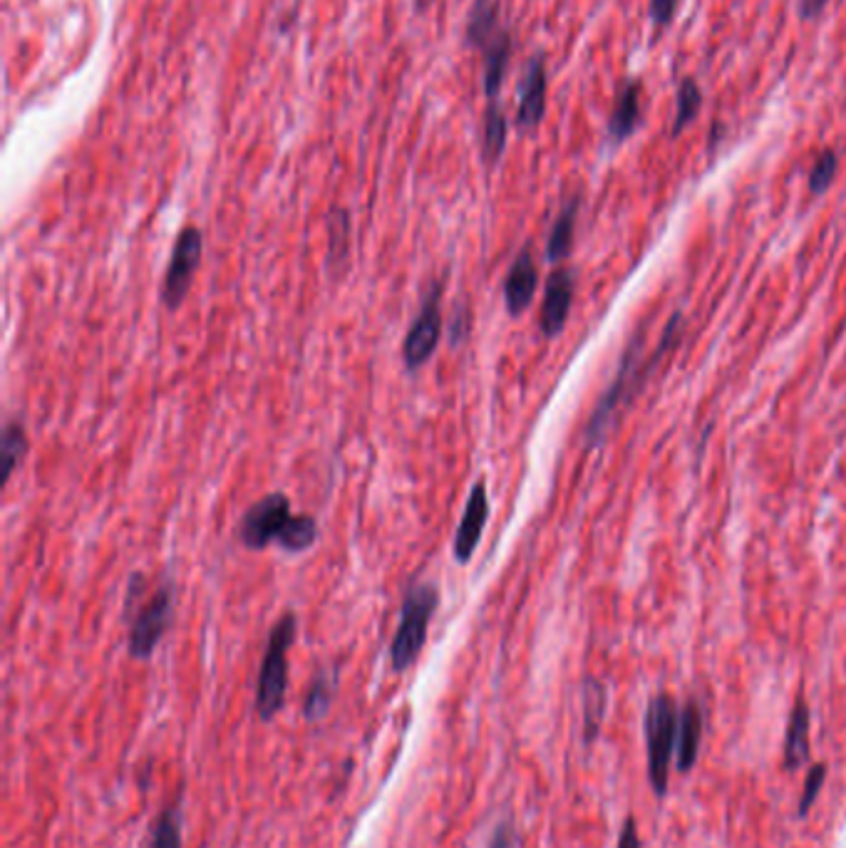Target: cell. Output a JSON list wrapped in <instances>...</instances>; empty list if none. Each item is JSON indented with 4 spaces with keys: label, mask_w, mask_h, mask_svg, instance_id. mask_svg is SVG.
I'll return each instance as SVG.
<instances>
[{
    "label": "cell",
    "mask_w": 846,
    "mask_h": 848,
    "mask_svg": "<svg viewBox=\"0 0 846 848\" xmlns=\"http://www.w3.org/2000/svg\"><path fill=\"white\" fill-rule=\"evenodd\" d=\"M681 312H675V316L667 320L665 325V333L661 337V343H658L655 353H653V360H650L648 368H640L638 357H640V351H643V333H638L630 337L628 345H626V353H623L621 357V368L616 372V378H613V382L609 388H605V392L601 395V400L596 402L593 413L589 417V422H586V432H584V442L586 446H599L605 434H609V427H611V419L613 415H616V409L623 405V402L628 400L630 392H636L640 385H643V380L648 378V372L655 368L658 362H661V357L665 351H671L673 343L678 341V333H681Z\"/></svg>",
    "instance_id": "1"
},
{
    "label": "cell",
    "mask_w": 846,
    "mask_h": 848,
    "mask_svg": "<svg viewBox=\"0 0 846 848\" xmlns=\"http://www.w3.org/2000/svg\"><path fill=\"white\" fill-rule=\"evenodd\" d=\"M298 620L293 613H283L275 620L269 642H266V653L258 669L256 683V712L263 722L273 720L275 714L286 704L289 690V650L296 640Z\"/></svg>",
    "instance_id": "2"
},
{
    "label": "cell",
    "mask_w": 846,
    "mask_h": 848,
    "mask_svg": "<svg viewBox=\"0 0 846 848\" xmlns=\"http://www.w3.org/2000/svg\"><path fill=\"white\" fill-rule=\"evenodd\" d=\"M440 605V591L432 583H413L407 588L403 609H400V623L390 642V665L395 673H405L420 657L430 620Z\"/></svg>",
    "instance_id": "3"
},
{
    "label": "cell",
    "mask_w": 846,
    "mask_h": 848,
    "mask_svg": "<svg viewBox=\"0 0 846 848\" xmlns=\"http://www.w3.org/2000/svg\"><path fill=\"white\" fill-rule=\"evenodd\" d=\"M678 717L681 710L667 692H658L646 708V749H648V779L655 797L663 799L671 784V762L678 747Z\"/></svg>",
    "instance_id": "4"
},
{
    "label": "cell",
    "mask_w": 846,
    "mask_h": 848,
    "mask_svg": "<svg viewBox=\"0 0 846 848\" xmlns=\"http://www.w3.org/2000/svg\"><path fill=\"white\" fill-rule=\"evenodd\" d=\"M174 618V586L162 583L147 603H142L137 609L135 620L130 625V640L127 650L130 657L135 660H149L155 653L159 640L164 638Z\"/></svg>",
    "instance_id": "5"
},
{
    "label": "cell",
    "mask_w": 846,
    "mask_h": 848,
    "mask_svg": "<svg viewBox=\"0 0 846 848\" xmlns=\"http://www.w3.org/2000/svg\"><path fill=\"white\" fill-rule=\"evenodd\" d=\"M291 519L293 514L289 496L281 494V491H273V494H266L252 504V508L238 521L236 536L246 549L263 551L269 543L281 539Z\"/></svg>",
    "instance_id": "6"
},
{
    "label": "cell",
    "mask_w": 846,
    "mask_h": 848,
    "mask_svg": "<svg viewBox=\"0 0 846 848\" xmlns=\"http://www.w3.org/2000/svg\"><path fill=\"white\" fill-rule=\"evenodd\" d=\"M204 254V234L197 226H186L176 236L172 258H169L164 285H162V303L167 310H180L184 298L189 296L194 275L199 271Z\"/></svg>",
    "instance_id": "7"
},
{
    "label": "cell",
    "mask_w": 846,
    "mask_h": 848,
    "mask_svg": "<svg viewBox=\"0 0 846 848\" xmlns=\"http://www.w3.org/2000/svg\"><path fill=\"white\" fill-rule=\"evenodd\" d=\"M442 335V285L432 283L430 293L422 300V308L417 312L413 328L407 330L403 343V360L409 372L420 370L438 351Z\"/></svg>",
    "instance_id": "8"
},
{
    "label": "cell",
    "mask_w": 846,
    "mask_h": 848,
    "mask_svg": "<svg viewBox=\"0 0 846 848\" xmlns=\"http://www.w3.org/2000/svg\"><path fill=\"white\" fill-rule=\"evenodd\" d=\"M487 521H489L487 487L485 481H477L469 491L457 533H454L452 551H454V558H457V564H469L471 556H475L479 541H482V533L487 529Z\"/></svg>",
    "instance_id": "9"
},
{
    "label": "cell",
    "mask_w": 846,
    "mask_h": 848,
    "mask_svg": "<svg viewBox=\"0 0 846 848\" xmlns=\"http://www.w3.org/2000/svg\"><path fill=\"white\" fill-rule=\"evenodd\" d=\"M576 291V275L572 268H556L547 281L544 303L539 312V328L544 337H556L564 330L568 312H572Z\"/></svg>",
    "instance_id": "10"
},
{
    "label": "cell",
    "mask_w": 846,
    "mask_h": 848,
    "mask_svg": "<svg viewBox=\"0 0 846 848\" xmlns=\"http://www.w3.org/2000/svg\"><path fill=\"white\" fill-rule=\"evenodd\" d=\"M537 285H539V271H537V261H534L531 248H522V254L514 258V263L510 268L504 279V303L510 316H522L524 310L531 306L534 296H537Z\"/></svg>",
    "instance_id": "11"
},
{
    "label": "cell",
    "mask_w": 846,
    "mask_h": 848,
    "mask_svg": "<svg viewBox=\"0 0 846 848\" xmlns=\"http://www.w3.org/2000/svg\"><path fill=\"white\" fill-rule=\"evenodd\" d=\"M547 110V70L544 60L534 58L519 85V110H516V124L519 130H534L544 118Z\"/></svg>",
    "instance_id": "12"
},
{
    "label": "cell",
    "mask_w": 846,
    "mask_h": 848,
    "mask_svg": "<svg viewBox=\"0 0 846 848\" xmlns=\"http://www.w3.org/2000/svg\"><path fill=\"white\" fill-rule=\"evenodd\" d=\"M702 729H706V717H702V708L696 702H685L678 717V747H675V764L678 772L688 774L698 762L700 745H702Z\"/></svg>",
    "instance_id": "13"
},
{
    "label": "cell",
    "mask_w": 846,
    "mask_h": 848,
    "mask_svg": "<svg viewBox=\"0 0 846 848\" xmlns=\"http://www.w3.org/2000/svg\"><path fill=\"white\" fill-rule=\"evenodd\" d=\"M351 266V213L333 207L328 213V254L326 271L333 281H341Z\"/></svg>",
    "instance_id": "14"
},
{
    "label": "cell",
    "mask_w": 846,
    "mask_h": 848,
    "mask_svg": "<svg viewBox=\"0 0 846 848\" xmlns=\"http://www.w3.org/2000/svg\"><path fill=\"white\" fill-rule=\"evenodd\" d=\"M809 704L805 695H799L795 708H792L787 735H785V770L797 772L809 762Z\"/></svg>",
    "instance_id": "15"
},
{
    "label": "cell",
    "mask_w": 846,
    "mask_h": 848,
    "mask_svg": "<svg viewBox=\"0 0 846 848\" xmlns=\"http://www.w3.org/2000/svg\"><path fill=\"white\" fill-rule=\"evenodd\" d=\"M482 50H485V93L489 97V102H494L499 95V87H502L506 65H510V52H512L510 35L499 30Z\"/></svg>",
    "instance_id": "16"
},
{
    "label": "cell",
    "mask_w": 846,
    "mask_h": 848,
    "mask_svg": "<svg viewBox=\"0 0 846 848\" xmlns=\"http://www.w3.org/2000/svg\"><path fill=\"white\" fill-rule=\"evenodd\" d=\"M576 217H578V199H572L561 209L559 219L551 226V234L547 241V258L551 263L564 261V258L572 254L574 246V234H576Z\"/></svg>",
    "instance_id": "17"
},
{
    "label": "cell",
    "mask_w": 846,
    "mask_h": 848,
    "mask_svg": "<svg viewBox=\"0 0 846 848\" xmlns=\"http://www.w3.org/2000/svg\"><path fill=\"white\" fill-rule=\"evenodd\" d=\"M605 687L596 677L584 683V745H593L601 735L605 717Z\"/></svg>",
    "instance_id": "18"
},
{
    "label": "cell",
    "mask_w": 846,
    "mask_h": 848,
    "mask_svg": "<svg viewBox=\"0 0 846 848\" xmlns=\"http://www.w3.org/2000/svg\"><path fill=\"white\" fill-rule=\"evenodd\" d=\"M335 690H338V669L335 667L320 669V673L314 677V683H310L306 704H303L306 720L316 722L323 717L335 700Z\"/></svg>",
    "instance_id": "19"
},
{
    "label": "cell",
    "mask_w": 846,
    "mask_h": 848,
    "mask_svg": "<svg viewBox=\"0 0 846 848\" xmlns=\"http://www.w3.org/2000/svg\"><path fill=\"white\" fill-rule=\"evenodd\" d=\"M30 450L28 434H25V427L21 422H8L3 427V437H0V459L5 464V475L3 481L13 477V471L17 469V464L25 459V454Z\"/></svg>",
    "instance_id": "20"
},
{
    "label": "cell",
    "mask_w": 846,
    "mask_h": 848,
    "mask_svg": "<svg viewBox=\"0 0 846 848\" xmlns=\"http://www.w3.org/2000/svg\"><path fill=\"white\" fill-rule=\"evenodd\" d=\"M506 147V120L502 110L494 102H489L487 107V118H485V130H482V157L485 162L492 167L499 162L502 151Z\"/></svg>",
    "instance_id": "21"
},
{
    "label": "cell",
    "mask_w": 846,
    "mask_h": 848,
    "mask_svg": "<svg viewBox=\"0 0 846 848\" xmlns=\"http://www.w3.org/2000/svg\"><path fill=\"white\" fill-rule=\"evenodd\" d=\"M638 122V87L636 85H626L618 97L616 110H613V118L609 124L611 137L621 142L626 139L630 132H634Z\"/></svg>",
    "instance_id": "22"
},
{
    "label": "cell",
    "mask_w": 846,
    "mask_h": 848,
    "mask_svg": "<svg viewBox=\"0 0 846 848\" xmlns=\"http://www.w3.org/2000/svg\"><path fill=\"white\" fill-rule=\"evenodd\" d=\"M316 539H318V521L314 516L293 514L286 531H283V536L279 539V546L289 553H301L314 546Z\"/></svg>",
    "instance_id": "23"
},
{
    "label": "cell",
    "mask_w": 846,
    "mask_h": 848,
    "mask_svg": "<svg viewBox=\"0 0 846 848\" xmlns=\"http://www.w3.org/2000/svg\"><path fill=\"white\" fill-rule=\"evenodd\" d=\"M499 33L496 28V3L494 0H477L475 11L469 15L467 23V40L477 48H485V45L494 38Z\"/></svg>",
    "instance_id": "24"
},
{
    "label": "cell",
    "mask_w": 846,
    "mask_h": 848,
    "mask_svg": "<svg viewBox=\"0 0 846 848\" xmlns=\"http://www.w3.org/2000/svg\"><path fill=\"white\" fill-rule=\"evenodd\" d=\"M182 819L184 814L180 801L167 807L164 814L157 821L149 848H182Z\"/></svg>",
    "instance_id": "25"
},
{
    "label": "cell",
    "mask_w": 846,
    "mask_h": 848,
    "mask_svg": "<svg viewBox=\"0 0 846 848\" xmlns=\"http://www.w3.org/2000/svg\"><path fill=\"white\" fill-rule=\"evenodd\" d=\"M700 89L698 85L692 83V79H685V83L681 85V93H678V112H675V127H673V134H681L688 124L692 122V118H696L698 110H700Z\"/></svg>",
    "instance_id": "26"
},
{
    "label": "cell",
    "mask_w": 846,
    "mask_h": 848,
    "mask_svg": "<svg viewBox=\"0 0 846 848\" xmlns=\"http://www.w3.org/2000/svg\"><path fill=\"white\" fill-rule=\"evenodd\" d=\"M836 167H839V159H836L834 151H824V155H819V159L812 167V172H809V192L824 194L826 189H830L834 176H836Z\"/></svg>",
    "instance_id": "27"
},
{
    "label": "cell",
    "mask_w": 846,
    "mask_h": 848,
    "mask_svg": "<svg viewBox=\"0 0 846 848\" xmlns=\"http://www.w3.org/2000/svg\"><path fill=\"white\" fill-rule=\"evenodd\" d=\"M824 782H826V764L819 762L812 766V770H809L807 779H805V789H801V797L797 803L799 816L809 814V809L814 807V801L819 799V794H822V789H824Z\"/></svg>",
    "instance_id": "28"
},
{
    "label": "cell",
    "mask_w": 846,
    "mask_h": 848,
    "mask_svg": "<svg viewBox=\"0 0 846 848\" xmlns=\"http://www.w3.org/2000/svg\"><path fill=\"white\" fill-rule=\"evenodd\" d=\"M469 330H471V312H469L467 306H459L457 310H454L452 323H450V341H452V345L465 343L467 337H469Z\"/></svg>",
    "instance_id": "29"
},
{
    "label": "cell",
    "mask_w": 846,
    "mask_h": 848,
    "mask_svg": "<svg viewBox=\"0 0 846 848\" xmlns=\"http://www.w3.org/2000/svg\"><path fill=\"white\" fill-rule=\"evenodd\" d=\"M675 5H678V0H653V3H650V15H653V21L658 25H665L671 23Z\"/></svg>",
    "instance_id": "30"
},
{
    "label": "cell",
    "mask_w": 846,
    "mask_h": 848,
    "mask_svg": "<svg viewBox=\"0 0 846 848\" xmlns=\"http://www.w3.org/2000/svg\"><path fill=\"white\" fill-rule=\"evenodd\" d=\"M618 848H640V836H638V826L636 819L628 816L623 821L621 836H618Z\"/></svg>",
    "instance_id": "31"
},
{
    "label": "cell",
    "mask_w": 846,
    "mask_h": 848,
    "mask_svg": "<svg viewBox=\"0 0 846 848\" xmlns=\"http://www.w3.org/2000/svg\"><path fill=\"white\" fill-rule=\"evenodd\" d=\"M489 848H514V834L510 824H502L494 832V838H492V846Z\"/></svg>",
    "instance_id": "32"
},
{
    "label": "cell",
    "mask_w": 846,
    "mask_h": 848,
    "mask_svg": "<svg viewBox=\"0 0 846 848\" xmlns=\"http://www.w3.org/2000/svg\"><path fill=\"white\" fill-rule=\"evenodd\" d=\"M824 5L826 0H799V13L801 17H807V21H812V17L824 11Z\"/></svg>",
    "instance_id": "33"
},
{
    "label": "cell",
    "mask_w": 846,
    "mask_h": 848,
    "mask_svg": "<svg viewBox=\"0 0 846 848\" xmlns=\"http://www.w3.org/2000/svg\"><path fill=\"white\" fill-rule=\"evenodd\" d=\"M434 3V0H415V5L420 8V11H425V8H430Z\"/></svg>",
    "instance_id": "34"
}]
</instances>
